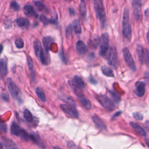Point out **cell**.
<instances>
[{
  "label": "cell",
  "instance_id": "1",
  "mask_svg": "<svg viewBox=\"0 0 149 149\" xmlns=\"http://www.w3.org/2000/svg\"><path fill=\"white\" fill-rule=\"evenodd\" d=\"M122 34L125 39L129 41L132 38V28L130 23L129 9L127 7H125L123 13L122 17Z\"/></svg>",
  "mask_w": 149,
  "mask_h": 149
},
{
  "label": "cell",
  "instance_id": "2",
  "mask_svg": "<svg viewBox=\"0 0 149 149\" xmlns=\"http://www.w3.org/2000/svg\"><path fill=\"white\" fill-rule=\"evenodd\" d=\"M94 8L101 27L105 28L107 25V19L103 0H94Z\"/></svg>",
  "mask_w": 149,
  "mask_h": 149
},
{
  "label": "cell",
  "instance_id": "3",
  "mask_svg": "<svg viewBox=\"0 0 149 149\" xmlns=\"http://www.w3.org/2000/svg\"><path fill=\"white\" fill-rule=\"evenodd\" d=\"M6 84L8 86V90L10 94L12 95V97L18 102L21 103L22 102L21 92L18 86L10 78H7Z\"/></svg>",
  "mask_w": 149,
  "mask_h": 149
},
{
  "label": "cell",
  "instance_id": "4",
  "mask_svg": "<svg viewBox=\"0 0 149 149\" xmlns=\"http://www.w3.org/2000/svg\"><path fill=\"white\" fill-rule=\"evenodd\" d=\"M10 132L12 134L19 137L24 141H27L30 139L29 134L25 130L21 128L15 122H13L11 124Z\"/></svg>",
  "mask_w": 149,
  "mask_h": 149
},
{
  "label": "cell",
  "instance_id": "5",
  "mask_svg": "<svg viewBox=\"0 0 149 149\" xmlns=\"http://www.w3.org/2000/svg\"><path fill=\"white\" fill-rule=\"evenodd\" d=\"M100 55L105 58L106 57L108 51L109 49V35L107 33H104L102 34L100 37Z\"/></svg>",
  "mask_w": 149,
  "mask_h": 149
},
{
  "label": "cell",
  "instance_id": "6",
  "mask_svg": "<svg viewBox=\"0 0 149 149\" xmlns=\"http://www.w3.org/2000/svg\"><path fill=\"white\" fill-rule=\"evenodd\" d=\"M65 114L70 118H77L79 116L78 111L76 108L75 103H67L60 105Z\"/></svg>",
  "mask_w": 149,
  "mask_h": 149
},
{
  "label": "cell",
  "instance_id": "7",
  "mask_svg": "<svg viewBox=\"0 0 149 149\" xmlns=\"http://www.w3.org/2000/svg\"><path fill=\"white\" fill-rule=\"evenodd\" d=\"M108 63L111 66L116 68L118 65V56L116 48L112 46L110 47L108 52L105 57Z\"/></svg>",
  "mask_w": 149,
  "mask_h": 149
},
{
  "label": "cell",
  "instance_id": "8",
  "mask_svg": "<svg viewBox=\"0 0 149 149\" xmlns=\"http://www.w3.org/2000/svg\"><path fill=\"white\" fill-rule=\"evenodd\" d=\"M72 88L73 89L75 95H76L78 100L80 102V104L87 110H89L91 108V103L89 100H88L84 95L81 91V89L75 87V86H71Z\"/></svg>",
  "mask_w": 149,
  "mask_h": 149
},
{
  "label": "cell",
  "instance_id": "9",
  "mask_svg": "<svg viewBox=\"0 0 149 149\" xmlns=\"http://www.w3.org/2000/svg\"><path fill=\"white\" fill-rule=\"evenodd\" d=\"M97 100L100 104L108 111H112L115 109V104L113 101L105 95H97Z\"/></svg>",
  "mask_w": 149,
  "mask_h": 149
},
{
  "label": "cell",
  "instance_id": "10",
  "mask_svg": "<svg viewBox=\"0 0 149 149\" xmlns=\"http://www.w3.org/2000/svg\"><path fill=\"white\" fill-rule=\"evenodd\" d=\"M123 53V56L124 61L127 66L132 70V71H136V68L134 63V61L133 60V58L129 50V49L127 47H125L123 49L122 51Z\"/></svg>",
  "mask_w": 149,
  "mask_h": 149
},
{
  "label": "cell",
  "instance_id": "11",
  "mask_svg": "<svg viewBox=\"0 0 149 149\" xmlns=\"http://www.w3.org/2000/svg\"><path fill=\"white\" fill-rule=\"evenodd\" d=\"M132 5L134 19L138 22L141 16V0H132Z\"/></svg>",
  "mask_w": 149,
  "mask_h": 149
},
{
  "label": "cell",
  "instance_id": "12",
  "mask_svg": "<svg viewBox=\"0 0 149 149\" xmlns=\"http://www.w3.org/2000/svg\"><path fill=\"white\" fill-rule=\"evenodd\" d=\"M30 139L32 141L34 144H36L38 147H39L41 149H45V144L43 141L42 139L40 137V135L36 132H32L29 134Z\"/></svg>",
  "mask_w": 149,
  "mask_h": 149
},
{
  "label": "cell",
  "instance_id": "13",
  "mask_svg": "<svg viewBox=\"0 0 149 149\" xmlns=\"http://www.w3.org/2000/svg\"><path fill=\"white\" fill-rule=\"evenodd\" d=\"M69 84L70 86H75L80 89H84L85 88L84 81L79 76H74L73 79L69 80Z\"/></svg>",
  "mask_w": 149,
  "mask_h": 149
},
{
  "label": "cell",
  "instance_id": "14",
  "mask_svg": "<svg viewBox=\"0 0 149 149\" xmlns=\"http://www.w3.org/2000/svg\"><path fill=\"white\" fill-rule=\"evenodd\" d=\"M8 73V61L6 58H2L0 61V79H4Z\"/></svg>",
  "mask_w": 149,
  "mask_h": 149
},
{
  "label": "cell",
  "instance_id": "15",
  "mask_svg": "<svg viewBox=\"0 0 149 149\" xmlns=\"http://www.w3.org/2000/svg\"><path fill=\"white\" fill-rule=\"evenodd\" d=\"M146 91L145 83L143 81H137L135 83L134 93L138 97H142L144 95Z\"/></svg>",
  "mask_w": 149,
  "mask_h": 149
},
{
  "label": "cell",
  "instance_id": "16",
  "mask_svg": "<svg viewBox=\"0 0 149 149\" xmlns=\"http://www.w3.org/2000/svg\"><path fill=\"white\" fill-rule=\"evenodd\" d=\"M100 38L97 35H93L91 36L88 41V45L91 49H96L100 44Z\"/></svg>",
  "mask_w": 149,
  "mask_h": 149
},
{
  "label": "cell",
  "instance_id": "17",
  "mask_svg": "<svg viewBox=\"0 0 149 149\" xmlns=\"http://www.w3.org/2000/svg\"><path fill=\"white\" fill-rule=\"evenodd\" d=\"M3 144L7 149H20L17 145L10 139L6 137H2Z\"/></svg>",
  "mask_w": 149,
  "mask_h": 149
},
{
  "label": "cell",
  "instance_id": "18",
  "mask_svg": "<svg viewBox=\"0 0 149 149\" xmlns=\"http://www.w3.org/2000/svg\"><path fill=\"white\" fill-rule=\"evenodd\" d=\"M23 11L24 14L28 17L31 18H37L38 17V14L35 12L33 7L31 5H26L23 8Z\"/></svg>",
  "mask_w": 149,
  "mask_h": 149
},
{
  "label": "cell",
  "instance_id": "19",
  "mask_svg": "<svg viewBox=\"0 0 149 149\" xmlns=\"http://www.w3.org/2000/svg\"><path fill=\"white\" fill-rule=\"evenodd\" d=\"M76 48L77 53L80 55H84L87 51V47L86 45L82 41H78L76 44Z\"/></svg>",
  "mask_w": 149,
  "mask_h": 149
},
{
  "label": "cell",
  "instance_id": "20",
  "mask_svg": "<svg viewBox=\"0 0 149 149\" xmlns=\"http://www.w3.org/2000/svg\"><path fill=\"white\" fill-rule=\"evenodd\" d=\"M92 120L96 126V127L100 130H106L107 127L103 121L97 115H93L92 116Z\"/></svg>",
  "mask_w": 149,
  "mask_h": 149
},
{
  "label": "cell",
  "instance_id": "21",
  "mask_svg": "<svg viewBox=\"0 0 149 149\" xmlns=\"http://www.w3.org/2000/svg\"><path fill=\"white\" fill-rule=\"evenodd\" d=\"M54 42L53 38L50 36H46L42 38V43L44 49L46 51L49 52L52 44Z\"/></svg>",
  "mask_w": 149,
  "mask_h": 149
},
{
  "label": "cell",
  "instance_id": "22",
  "mask_svg": "<svg viewBox=\"0 0 149 149\" xmlns=\"http://www.w3.org/2000/svg\"><path fill=\"white\" fill-rule=\"evenodd\" d=\"M130 125L131 126V127L140 136H143V137H145L146 136V132L144 130V129L140 126L139 125H138L137 123L133 122H130Z\"/></svg>",
  "mask_w": 149,
  "mask_h": 149
},
{
  "label": "cell",
  "instance_id": "23",
  "mask_svg": "<svg viewBox=\"0 0 149 149\" xmlns=\"http://www.w3.org/2000/svg\"><path fill=\"white\" fill-rule=\"evenodd\" d=\"M33 47H34V51L35 52V54L36 56L39 58L41 54L42 53L43 49L41 47V44L40 42V41L37 39L35 40L33 42Z\"/></svg>",
  "mask_w": 149,
  "mask_h": 149
},
{
  "label": "cell",
  "instance_id": "24",
  "mask_svg": "<svg viewBox=\"0 0 149 149\" xmlns=\"http://www.w3.org/2000/svg\"><path fill=\"white\" fill-rule=\"evenodd\" d=\"M48 52H49L46 51L45 49H44V51L43 50L38 58L39 60L42 63V64H43V65H47L49 64L50 62V58H49Z\"/></svg>",
  "mask_w": 149,
  "mask_h": 149
},
{
  "label": "cell",
  "instance_id": "25",
  "mask_svg": "<svg viewBox=\"0 0 149 149\" xmlns=\"http://www.w3.org/2000/svg\"><path fill=\"white\" fill-rule=\"evenodd\" d=\"M27 65H28V67H29V69L30 70V73L31 77L33 80H34L36 76H35V71H34V69L33 62L32 58L29 56H27Z\"/></svg>",
  "mask_w": 149,
  "mask_h": 149
},
{
  "label": "cell",
  "instance_id": "26",
  "mask_svg": "<svg viewBox=\"0 0 149 149\" xmlns=\"http://www.w3.org/2000/svg\"><path fill=\"white\" fill-rule=\"evenodd\" d=\"M136 51H137L139 61L142 64L144 62V49L143 46L141 45H137L136 48Z\"/></svg>",
  "mask_w": 149,
  "mask_h": 149
},
{
  "label": "cell",
  "instance_id": "27",
  "mask_svg": "<svg viewBox=\"0 0 149 149\" xmlns=\"http://www.w3.org/2000/svg\"><path fill=\"white\" fill-rule=\"evenodd\" d=\"M36 94L38 98L42 102H45L46 101V96L44 90L39 87H37L35 90Z\"/></svg>",
  "mask_w": 149,
  "mask_h": 149
},
{
  "label": "cell",
  "instance_id": "28",
  "mask_svg": "<svg viewBox=\"0 0 149 149\" xmlns=\"http://www.w3.org/2000/svg\"><path fill=\"white\" fill-rule=\"evenodd\" d=\"M79 10H80V15L83 19H85L87 15V8H86V3L84 0H81L80 1Z\"/></svg>",
  "mask_w": 149,
  "mask_h": 149
},
{
  "label": "cell",
  "instance_id": "29",
  "mask_svg": "<svg viewBox=\"0 0 149 149\" xmlns=\"http://www.w3.org/2000/svg\"><path fill=\"white\" fill-rule=\"evenodd\" d=\"M15 23L19 27H28L29 25V20L23 17L16 19L15 20Z\"/></svg>",
  "mask_w": 149,
  "mask_h": 149
},
{
  "label": "cell",
  "instance_id": "30",
  "mask_svg": "<svg viewBox=\"0 0 149 149\" xmlns=\"http://www.w3.org/2000/svg\"><path fill=\"white\" fill-rule=\"evenodd\" d=\"M72 25L73 30H74V33L76 34H79L81 33V29L80 23V22L79 21V20H77V19L74 20Z\"/></svg>",
  "mask_w": 149,
  "mask_h": 149
},
{
  "label": "cell",
  "instance_id": "31",
  "mask_svg": "<svg viewBox=\"0 0 149 149\" xmlns=\"http://www.w3.org/2000/svg\"><path fill=\"white\" fill-rule=\"evenodd\" d=\"M101 71H102V73L106 76H108V77H114V74L113 73V71L112 70L107 66H102L101 68Z\"/></svg>",
  "mask_w": 149,
  "mask_h": 149
},
{
  "label": "cell",
  "instance_id": "32",
  "mask_svg": "<svg viewBox=\"0 0 149 149\" xmlns=\"http://www.w3.org/2000/svg\"><path fill=\"white\" fill-rule=\"evenodd\" d=\"M23 116L24 119L29 122H31L34 120V117L32 113L28 109H25L23 112Z\"/></svg>",
  "mask_w": 149,
  "mask_h": 149
},
{
  "label": "cell",
  "instance_id": "33",
  "mask_svg": "<svg viewBox=\"0 0 149 149\" xmlns=\"http://www.w3.org/2000/svg\"><path fill=\"white\" fill-rule=\"evenodd\" d=\"M15 46L19 49H21L23 48L24 47L23 40L20 37L16 38L15 40Z\"/></svg>",
  "mask_w": 149,
  "mask_h": 149
},
{
  "label": "cell",
  "instance_id": "34",
  "mask_svg": "<svg viewBox=\"0 0 149 149\" xmlns=\"http://www.w3.org/2000/svg\"><path fill=\"white\" fill-rule=\"evenodd\" d=\"M144 61L146 65L149 67V51L146 48L144 49Z\"/></svg>",
  "mask_w": 149,
  "mask_h": 149
},
{
  "label": "cell",
  "instance_id": "35",
  "mask_svg": "<svg viewBox=\"0 0 149 149\" xmlns=\"http://www.w3.org/2000/svg\"><path fill=\"white\" fill-rule=\"evenodd\" d=\"M73 27H72V25L69 24L66 28V30H65V33H66V36L68 38L72 36V32H73Z\"/></svg>",
  "mask_w": 149,
  "mask_h": 149
},
{
  "label": "cell",
  "instance_id": "36",
  "mask_svg": "<svg viewBox=\"0 0 149 149\" xmlns=\"http://www.w3.org/2000/svg\"><path fill=\"white\" fill-rule=\"evenodd\" d=\"M10 7L14 10H19L20 9V6L16 1H12L10 2Z\"/></svg>",
  "mask_w": 149,
  "mask_h": 149
},
{
  "label": "cell",
  "instance_id": "37",
  "mask_svg": "<svg viewBox=\"0 0 149 149\" xmlns=\"http://www.w3.org/2000/svg\"><path fill=\"white\" fill-rule=\"evenodd\" d=\"M34 3L39 10H43L45 8V4L40 1H35Z\"/></svg>",
  "mask_w": 149,
  "mask_h": 149
},
{
  "label": "cell",
  "instance_id": "38",
  "mask_svg": "<svg viewBox=\"0 0 149 149\" xmlns=\"http://www.w3.org/2000/svg\"><path fill=\"white\" fill-rule=\"evenodd\" d=\"M110 94H111V96L112 97L113 100H114L116 102L118 103V102H120V96H119L118 94H116V93L113 92V91H110Z\"/></svg>",
  "mask_w": 149,
  "mask_h": 149
},
{
  "label": "cell",
  "instance_id": "39",
  "mask_svg": "<svg viewBox=\"0 0 149 149\" xmlns=\"http://www.w3.org/2000/svg\"><path fill=\"white\" fill-rule=\"evenodd\" d=\"M0 131L3 133H6L7 132V125L6 124L2 121L0 119Z\"/></svg>",
  "mask_w": 149,
  "mask_h": 149
},
{
  "label": "cell",
  "instance_id": "40",
  "mask_svg": "<svg viewBox=\"0 0 149 149\" xmlns=\"http://www.w3.org/2000/svg\"><path fill=\"white\" fill-rule=\"evenodd\" d=\"M40 20L43 23V24L44 25H47L49 23V20L44 15H41L40 16Z\"/></svg>",
  "mask_w": 149,
  "mask_h": 149
},
{
  "label": "cell",
  "instance_id": "41",
  "mask_svg": "<svg viewBox=\"0 0 149 149\" xmlns=\"http://www.w3.org/2000/svg\"><path fill=\"white\" fill-rule=\"evenodd\" d=\"M133 116L134 119H136V120H141L143 119V115L140 113V112H134L133 113Z\"/></svg>",
  "mask_w": 149,
  "mask_h": 149
},
{
  "label": "cell",
  "instance_id": "42",
  "mask_svg": "<svg viewBox=\"0 0 149 149\" xmlns=\"http://www.w3.org/2000/svg\"><path fill=\"white\" fill-rule=\"evenodd\" d=\"M59 56L62 59V61L63 62H64L65 63L67 62L68 61V58H67V56L66 55V54L64 53L62 49L61 50V51L59 52Z\"/></svg>",
  "mask_w": 149,
  "mask_h": 149
},
{
  "label": "cell",
  "instance_id": "43",
  "mask_svg": "<svg viewBox=\"0 0 149 149\" xmlns=\"http://www.w3.org/2000/svg\"><path fill=\"white\" fill-rule=\"evenodd\" d=\"M68 146L70 149H77V146L73 141H69L68 143Z\"/></svg>",
  "mask_w": 149,
  "mask_h": 149
},
{
  "label": "cell",
  "instance_id": "44",
  "mask_svg": "<svg viewBox=\"0 0 149 149\" xmlns=\"http://www.w3.org/2000/svg\"><path fill=\"white\" fill-rule=\"evenodd\" d=\"M1 97L5 101H6V102H8L9 101V95L6 94V93H2L1 94Z\"/></svg>",
  "mask_w": 149,
  "mask_h": 149
},
{
  "label": "cell",
  "instance_id": "45",
  "mask_svg": "<svg viewBox=\"0 0 149 149\" xmlns=\"http://www.w3.org/2000/svg\"><path fill=\"white\" fill-rule=\"evenodd\" d=\"M88 80H89V81H90L91 84H97V81H96V80H95L93 76H90V77H88Z\"/></svg>",
  "mask_w": 149,
  "mask_h": 149
},
{
  "label": "cell",
  "instance_id": "46",
  "mask_svg": "<svg viewBox=\"0 0 149 149\" xmlns=\"http://www.w3.org/2000/svg\"><path fill=\"white\" fill-rule=\"evenodd\" d=\"M12 26V24L10 20H6L5 22V27L6 29H9L10 27Z\"/></svg>",
  "mask_w": 149,
  "mask_h": 149
},
{
  "label": "cell",
  "instance_id": "47",
  "mask_svg": "<svg viewBox=\"0 0 149 149\" xmlns=\"http://www.w3.org/2000/svg\"><path fill=\"white\" fill-rule=\"evenodd\" d=\"M144 79L146 80V81L147 82V83H149V73L148 72H146L145 73H144Z\"/></svg>",
  "mask_w": 149,
  "mask_h": 149
},
{
  "label": "cell",
  "instance_id": "48",
  "mask_svg": "<svg viewBox=\"0 0 149 149\" xmlns=\"http://www.w3.org/2000/svg\"><path fill=\"white\" fill-rule=\"evenodd\" d=\"M144 126H145L146 130L149 132V122L148 121L146 122V123H144Z\"/></svg>",
  "mask_w": 149,
  "mask_h": 149
},
{
  "label": "cell",
  "instance_id": "49",
  "mask_svg": "<svg viewBox=\"0 0 149 149\" xmlns=\"http://www.w3.org/2000/svg\"><path fill=\"white\" fill-rule=\"evenodd\" d=\"M144 15L147 17L149 16V8H147L144 10Z\"/></svg>",
  "mask_w": 149,
  "mask_h": 149
},
{
  "label": "cell",
  "instance_id": "50",
  "mask_svg": "<svg viewBox=\"0 0 149 149\" xmlns=\"http://www.w3.org/2000/svg\"><path fill=\"white\" fill-rule=\"evenodd\" d=\"M69 11H70V13L71 15H74V10L73 9L70 8V9H69Z\"/></svg>",
  "mask_w": 149,
  "mask_h": 149
},
{
  "label": "cell",
  "instance_id": "51",
  "mask_svg": "<svg viewBox=\"0 0 149 149\" xmlns=\"http://www.w3.org/2000/svg\"><path fill=\"white\" fill-rule=\"evenodd\" d=\"M3 45H2V44H0V55H1V52H2V51H3Z\"/></svg>",
  "mask_w": 149,
  "mask_h": 149
},
{
  "label": "cell",
  "instance_id": "52",
  "mask_svg": "<svg viewBox=\"0 0 149 149\" xmlns=\"http://www.w3.org/2000/svg\"><path fill=\"white\" fill-rule=\"evenodd\" d=\"M146 143L147 147L149 148V139H147V140H146Z\"/></svg>",
  "mask_w": 149,
  "mask_h": 149
},
{
  "label": "cell",
  "instance_id": "53",
  "mask_svg": "<svg viewBox=\"0 0 149 149\" xmlns=\"http://www.w3.org/2000/svg\"><path fill=\"white\" fill-rule=\"evenodd\" d=\"M147 40H148V42L149 43V30L147 32Z\"/></svg>",
  "mask_w": 149,
  "mask_h": 149
},
{
  "label": "cell",
  "instance_id": "54",
  "mask_svg": "<svg viewBox=\"0 0 149 149\" xmlns=\"http://www.w3.org/2000/svg\"><path fill=\"white\" fill-rule=\"evenodd\" d=\"M54 149H62L61 147H58V146H55L54 147Z\"/></svg>",
  "mask_w": 149,
  "mask_h": 149
},
{
  "label": "cell",
  "instance_id": "55",
  "mask_svg": "<svg viewBox=\"0 0 149 149\" xmlns=\"http://www.w3.org/2000/svg\"><path fill=\"white\" fill-rule=\"evenodd\" d=\"M0 149H3V145L1 143H0Z\"/></svg>",
  "mask_w": 149,
  "mask_h": 149
}]
</instances>
